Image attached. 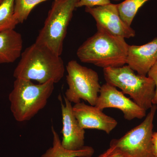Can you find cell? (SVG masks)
Masks as SVG:
<instances>
[{
    "mask_svg": "<svg viewBox=\"0 0 157 157\" xmlns=\"http://www.w3.org/2000/svg\"><path fill=\"white\" fill-rule=\"evenodd\" d=\"M65 71L60 56L35 42L21 53L13 76L15 78L34 80L39 84L50 81L56 83L63 77Z\"/></svg>",
    "mask_w": 157,
    "mask_h": 157,
    "instance_id": "cell-1",
    "label": "cell"
},
{
    "mask_svg": "<svg viewBox=\"0 0 157 157\" xmlns=\"http://www.w3.org/2000/svg\"><path fill=\"white\" fill-rule=\"evenodd\" d=\"M129 45L124 39L97 29L94 35L78 48L76 55L82 62L100 67H118L126 64Z\"/></svg>",
    "mask_w": 157,
    "mask_h": 157,
    "instance_id": "cell-2",
    "label": "cell"
},
{
    "mask_svg": "<svg viewBox=\"0 0 157 157\" xmlns=\"http://www.w3.org/2000/svg\"><path fill=\"white\" fill-rule=\"evenodd\" d=\"M55 84L50 81L36 84L31 80L15 78L9 97L15 120L19 122L30 121L43 109L53 93Z\"/></svg>",
    "mask_w": 157,
    "mask_h": 157,
    "instance_id": "cell-3",
    "label": "cell"
},
{
    "mask_svg": "<svg viewBox=\"0 0 157 157\" xmlns=\"http://www.w3.org/2000/svg\"><path fill=\"white\" fill-rule=\"evenodd\" d=\"M128 65L104 69L107 83L120 89L141 108L147 110L153 105L155 86L148 76L136 74Z\"/></svg>",
    "mask_w": 157,
    "mask_h": 157,
    "instance_id": "cell-4",
    "label": "cell"
},
{
    "mask_svg": "<svg viewBox=\"0 0 157 157\" xmlns=\"http://www.w3.org/2000/svg\"><path fill=\"white\" fill-rule=\"evenodd\" d=\"M78 0H54L36 43L61 56L68 25Z\"/></svg>",
    "mask_w": 157,
    "mask_h": 157,
    "instance_id": "cell-5",
    "label": "cell"
},
{
    "mask_svg": "<svg viewBox=\"0 0 157 157\" xmlns=\"http://www.w3.org/2000/svg\"><path fill=\"white\" fill-rule=\"evenodd\" d=\"M66 69L68 85L65 94L66 99L74 104L83 100L95 106L101 87L98 73L73 60L68 62Z\"/></svg>",
    "mask_w": 157,
    "mask_h": 157,
    "instance_id": "cell-6",
    "label": "cell"
},
{
    "mask_svg": "<svg viewBox=\"0 0 157 157\" xmlns=\"http://www.w3.org/2000/svg\"><path fill=\"white\" fill-rule=\"evenodd\" d=\"M140 124L119 139L110 141L109 146L118 148L131 157H155L153 148V122L157 109L153 105Z\"/></svg>",
    "mask_w": 157,
    "mask_h": 157,
    "instance_id": "cell-7",
    "label": "cell"
},
{
    "mask_svg": "<svg viewBox=\"0 0 157 157\" xmlns=\"http://www.w3.org/2000/svg\"><path fill=\"white\" fill-rule=\"evenodd\" d=\"M95 106L102 110L109 108L120 109L128 121L141 119L146 116V110L126 97L115 86L107 82L101 86Z\"/></svg>",
    "mask_w": 157,
    "mask_h": 157,
    "instance_id": "cell-8",
    "label": "cell"
},
{
    "mask_svg": "<svg viewBox=\"0 0 157 157\" xmlns=\"http://www.w3.org/2000/svg\"><path fill=\"white\" fill-rule=\"evenodd\" d=\"M85 11L95 20L97 29L124 39L135 36V31L121 18L117 4L110 3L106 6L86 7Z\"/></svg>",
    "mask_w": 157,
    "mask_h": 157,
    "instance_id": "cell-9",
    "label": "cell"
},
{
    "mask_svg": "<svg viewBox=\"0 0 157 157\" xmlns=\"http://www.w3.org/2000/svg\"><path fill=\"white\" fill-rule=\"evenodd\" d=\"M62 116L61 144L70 150H77L85 146V129L82 128L73 113L72 103L64 96L65 104L59 96Z\"/></svg>",
    "mask_w": 157,
    "mask_h": 157,
    "instance_id": "cell-10",
    "label": "cell"
},
{
    "mask_svg": "<svg viewBox=\"0 0 157 157\" xmlns=\"http://www.w3.org/2000/svg\"><path fill=\"white\" fill-rule=\"evenodd\" d=\"M73 113L80 126L85 129H96L109 134L117 126L115 119L106 115L95 106L80 102L73 106Z\"/></svg>",
    "mask_w": 157,
    "mask_h": 157,
    "instance_id": "cell-11",
    "label": "cell"
},
{
    "mask_svg": "<svg viewBox=\"0 0 157 157\" xmlns=\"http://www.w3.org/2000/svg\"><path fill=\"white\" fill-rule=\"evenodd\" d=\"M157 61V38L141 45H129L126 64L137 74L147 76Z\"/></svg>",
    "mask_w": 157,
    "mask_h": 157,
    "instance_id": "cell-12",
    "label": "cell"
},
{
    "mask_svg": "<svg viewBox=\"0 0 157 157\" xmlns=\"http://www.w3.org/2000/svg\"><path fill=\"white\" fill-rule=\"evenodd\" d=\"M21 34L14 29L0 32V64L14 63L21 56Z\"/></svg>",
    "mask_w": 157,
    "mask_h": 157,
    "instance_id": "cell-13",
    "label": "cell"
},
{
    "mask_svg": "<svg viewBox=\"0 0 157 157\" xmlns=\"http://www.w3.org/2000/svg\"><path fill=\"white\" fill-rule=\"evenodd\" d=\"M51 131L53 136L52 146L48 149L41 157H92L95 150L92 147L85 146L77 150H70L63 147L61 140L53 126Z\"/></svg>",
    "mask_w": 157,
    "mask_h": 157,
    "instance_id": "cell-14",
    "label": "cell"
},
{
    "mask_svg": "<svg viewBox=\"0 0 157 157\" xmlns=\"http://www.w3.org/2000/svg\"><path fill=\"white\" fill-rule=\"evenodd\" d=\"M15 0H3L0 4V32L14 29L19 24L14 15Z\"/></svg>",
    "mask_w": 157,
    "mask_h": 157,
    "instance_id": "cell-15",
    "label": "cell"
},
{
    "mask_svg": "<svg viewBox=\"0 0 157 157\" xmlns=\"http://www.w3.org/2000/svg\"><path fill=\"white\" fill-rule=\"evenodd\" d=\"M149 0H125L117 4L120 16L124 22L131 26L138 10Z\"/></svg>",
    "mask_w": 157,
    "mask_h": 157,
    "instance_id": "cell-16",
    "label": "cell"
},
{
    "mask_svg": "<svg viewBox=\"0 0 157 157\" xmlns=\"http://www.w3.org/2000/svg\"><path fill=\"white\" fill-rule=\"evenodd\" d=\"M48 0H15L14 15L19 23H22L37 5Z\"/></svg>",
    "mask_w": 157,
    "mask_h": 157,
    "instance_id": "cell-17",
    "label": "cell"
},
{
    "mask_svg": "<svg viewBox=\"0 0 157 157\" xmlns=\"http://www.w3.org/2000/svg\"><path fill=\"white\" fill-rule=\"evenodd\" d=\"M110 3V0H78L76 8H80L83 6L92 8L106 6Z\"/></svg>",
    "mask_w": 157,
    "mask_h": 157,
    "instance_id": "cell-18",
    "label": "cell"
},
{
    "mask_svg": "<svg viewBox=\"0 0 157 157\" xmlns=\"http://www.w3.org/2000/svg\"><path fill=\"white\" fill-rule=\"evenodd\" d=\"M98 157H131L120 150L114 147L109 146V148Z\"/></svg>",
    "mask_w": 157,
    "mask_h": 157,
    "instance_id": "cell-19",
    "label": "cell"
},
{
    "mask_svg": "<svg viewBox=\"0 0 157 157\" xmlns=\"http://www.w3.org/2000/svg\"><path fill=\"white\" fill-rule=\"evenodd\" d=\"M147 75L149 77L152 79L155 86V95L152 103L153 105H156L157 107V61L151 68Z\"/></svg>",
    "mask_w": 157,
    "mask_h": 157,
    "instance_id": "cell-20",
    "label": "cell"
},
{
    "mask_svg": "<svg viewBox=\"0 0 157 157\" xmlns=\"http://www.w3.org/2000/svg\"><path fill=\"white\" fill-rule=\"evenodd\" d=\"M152 144L155 157H157V132L153 133L152 136Z\"/></svg>",
    "mask_w": 157,
    "mask_h": 157,
    "instance_id": "cell-21",
    "label": "cell"
},
{
    "mask_svg": "<svg viewBox=\"0 0 157 157\" xmlns=\"http://www.w3.org/2000/svg\"><path fill=\"white\" fill-rule=\"evenodd\" d=\"M112 1H115V2H118V1H120V0H112Z\"/></svg>",
    "mask_w": 157,
    "mask_h": 157,
    "instance_id": "cell-22",
    "label": "cell"
},
{
    "mask_svg": "<svg viewBox=\"0 0 157 157\" xmlns=\"http://www.w3.org/2000/svg\"><path fill=\"white\" fill-rule=\"evenodd\" d=\"M3 0H0V4H1V2H2V1Z\"/></svg>",
    "mask_w": 157,
    "mask_h": 157,
    "instance_id": "cell-23",
    "label": "cell"
}]
</instances>
